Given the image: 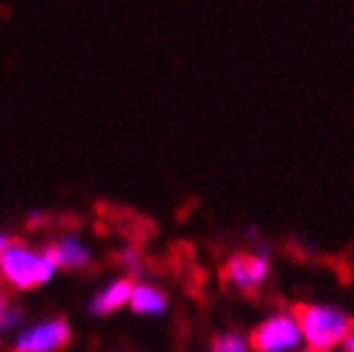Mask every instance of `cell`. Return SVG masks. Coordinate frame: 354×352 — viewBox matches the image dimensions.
<instances>
[{
  "instance_id": "cell-8",
  "label": "cell",
  "mask_w": 354,
  "mask_h": 352,
  "mask_svg": "<svg viewBox=\"0 0 354 352\" xmlns=\"http://www.w3.org/2000/svg\"><path fill=\"white\" fill-rule=\"evenodd\" d=\"M131 308L137 314H145V316H158L167 310V297L162 290H158L156 286L149 284H133V293H131Z\"/></svg>"
},
{
  "instance_id": "cell-7",
  "label": "cell",
  "mask_w": 354,
  "mask_h": 352,
  "mask_svg": "<svg viewBox=\"0 0 354 352\" xmlns=\"http://www.w3.org/2000/svg\"><path fill=\"white\" fill-rule=\"evenodd\" d=\"M131 293H133V282L131 280H115L109 286H105L100 290L90 304V312L96 316H105L111 314L120 308H124L131 301Z\"/></svg>"
},
{
  "instance_id": "cell-15",
  "label": "cell",
  "mask_w": 354,
  "mask_h": 352,
  "mask_svg": "<svg viewBox=\"0 0 354 352\" xmlns=\"http://www.w3.org/2000/svg\"><path fill=\"white\" fill-rule=\"evenodd\" d=\"M306 352H322V350H316V348H310V350H306Z\"/></svg>"
},
{
  "instance_id": "cell-2",
  "label": "cell",
  "mask_w": 354,
  "mask_h": 352,
  "mask_svg": "<svg viewBox=\"0 0 354 352\" xmlns=\"http://www.w3.org/2000/svg\"><path fill=\"white\" fill-rule=\"evenodd\" d=\"M56 271L58 265L45 252H35L21 243H9L0 252V275L15 288L26 290L47 284Z\"/></svg>"
},
{
  "instance_id": "cell-3",
  "label": "cell",
  "mask_w": 354,
  "mask_h": 352,
  "mask_svg": "<svg viewBox=\"0 0 354 352\" xmlns=\"http://www.w3.org/2000/svg\"><path fill=\"white\" fill-rule=\"evenodd\" d=\"M301 326L292 316L280 314L265 320L250 335V346L257 352H292L301 344Z\"/></svg>"
},
{
  "instance_id": "cell-6",
  "label": "cell",
  "mask_w": 354,
  "mask_h": 352,
  "mask_svg": "<svg viewBox=\"0 0 354 352\" xmlns=\"http://www.w3.org/2000/svg\"><path fill=\"white\" fill-rule=\"evenodd\" d=\"M45 254L64 269H80L90 263V250L77 237H64L52 243L45 250Z\"/></svg>"
},
{
  "instance_id": "cell-10",
  "label": "cell",
  "mask_w": 354,
  "mask_h": 352,
  "mask_svg": "<svg viewBox=\"0 0 354 352\" xmlns=\"http://www.w3.org/2000/svg\"><path fill=\"white\" fill-rule=\"evenodd\" d=\"M19 320V312L9 306V299L0 293V331H7Z\"/></svg>"
},
{
  "instance_id": "cell-9",
  "label": "cell",
  "mask_w": 354,
  "mask_h": 352,
  "mask_svg": "<svg viewBox=\"0 0 354 352\" xmlns=\"http://www.w3.org/2000/svg\"><path fill=\"white\" fill-rule=\"evenodd\" d=\"M209 352H248V346L239 335H222L212 344Z\"/></svg>"
},
{
  "instance_id": "cell-13",
  "label": "cell",
  "mask_w": 354,
  "mask_h": 352,
  "mask_svg": "<svg viewBox=\"0 0 354 352\" xmlns=\"http://www.w3.org/2000/svg\"><path fill=\"white\" fill-rule=\"evenodd\" d=\"M43 218H45L43 212H32V214H30V224H41Z\"/></svg>"
},
{
  "instance_id": "cell-11",
  "label": "cell",
  "mask_w": 354,
  "mask_h": 352,
  "mask_svg": "<svg viewBox=\"0 0 354 352\" xmlns=\"http://www.w3.org/2000/svg\"><path fill=\"white\" fill-rule=\"evenodd\" d=\"M120 261H122L124 267H129L133 271L141 267V254L137 252V250H133V248H126L124 252L120 254Z\"/></svg>"
},
{
  "instance_id": "cell-12",
  "label": "cell",
  "mask_w": 354,
  "mask_h": 352,
  "mask_svg": "<svg viewBox=\"0 0 354 352\" xmlns=\"http://www.w3.org/2000/svg\"><path fill=\"white\" fill-rule=\"evenodd\" d=\"M344 352H354V331L344 340Z\"/></svg>"
},
{
  "instance_id": "cell-14",
  "label": "cell",
  "mask_w": 354,
  "mask_h": 352,
  "mask_svg": "<svg viewBox=\"0 0 354 352\" xmlns=\"http://www.w3.org/2000/svg\"><path fill=\"white\" fill-rule=\"evenodd\" d=\"M9 243H11V241H9V237H7L5 233H0V252H3V250H5Z\"/></svg>"
},
{
  "instance_id": "cell-4",
  "label": "cell",
  "mask_w": 354,
  "mask_h": 352,
  "mask_svg": "<svg viewBox=\"0 0 354 352\" xmlns=\"http://www.w3.org/2000/svg\"><path fill=\"white\" fill-rule=\"evenodd\" d=\"M71 340V329L62 318L45 320L17 335L15 352H58Z\"/></svg>"
},
{
  "instance_id": "cell-1",
  "label": "cell",
  "mask_w": 354,
  "mask_h": 352,
  "mask_svg": "<svg viewBox=\"0 0 354 352\" xmlns=\"http://www.w3.org/2000/svg\"><path fill=\"white\" fill-rule=\"evenodd\" d=\"M295 318L301 326L303 340L310 344V348L322 352L344 344V340L354 331V318L326 306L299 304L295 306Z\"/></svg>"
},
{
  "instance_id": "cell-5",
  "label": "cell",
  "mask_w": 354,
  "mask_h": 352,
  "mask_svg": "<svg viewBox=\"0 0 354 352\" xmlns=\"http://www.w3.org/2000/svg\"><path fill=\"white\" fill-rule=\"evenodd\" d=\"M267 273H269V261L265 257H254V254L233 257L224 267L226 280L245 293L259 288L267 278Z\"/></svg>"
}]
</instances>
